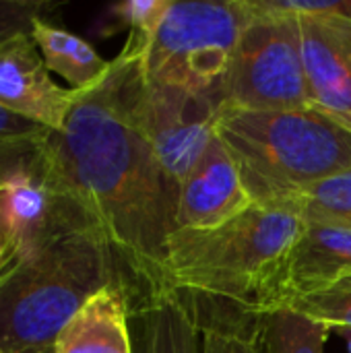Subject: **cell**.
Returning <instances> with one entry per match:
<instances>
[{
    "mask_svg": "<svg viewBox=\"0 0 351 353\" xmlns=\"http://www.w3.org/2000/svg\"><path fill=\"white\" fill-rule=\"evenodd\" d=\"M219 108L215 95L157 85L145 77V128L161 165L178 186L213 139Z\"/></svg>",
    "mask_w": 351,
    "mask_h": 353,
    "instance_id": "cell-8",
    "label": "cell"
},
{
    "mask_svg": "<svg viewBox=\"0 0 351 353\" xmlns=\"http://www.w3.org/2000/svg\"><path fill=\"white\" fill-rule=\"evenodd\" d=\"M39 353H54V347H52V350H46V352H39Z\"/></svg>",
    "mask_w": 351,
    "mask_h": 353,
    "instance_id": "cell-27",
    "label": "cell"
},
{
    "mask_svg": "<svg viewBox=\"0 0 351 353\" xmlns=\"http://www.w3.org/2000/svg\"><path fill=\"white\" fill-rule=\"evenodd\" d=\"M337 335H341V337L345 339V343H348V352L351 353V331H341V333H337Z\"/></svg>",
    "mask_w": 351,
    "mask_h": 353,
    "instance_id": "cell-26",
    "label": "cell"
},
{
    "mask_svg": "<svg viewBox=\"0 0 351 353\" xmlns=\"http://www.w3.org/2000/svg\"><path fill=\"white\" fill-rule=\"evenodd\" d=\"M4 213L17 242V261L33 256L48 242L70 234L95 230L93 213L68 184L48 141L35 165L0 192Z\"/></svg>",
    "mask_w": 351,
    "mask_h": 353,
    "instance_id": "cell-7",
    "label": "cell"
},
{
    "mask_svg": "<svg viewBox=\"0 0 351 353\" xmlns=\"http://www.w3.org/2000/svg\"><path fill=\"white\" fill-rule=\"evenodd\" d=\"M203 333V353H263V316L211 304L203 300H180Z\"/></svg>",
    "mask_w": 351,
    "mask_h": 353,
    "instance_id": "cell-15",
    "label": "cell"
},
{
    "mask_svg": "<svg viewBox=\"0 0 351 353\" xmlns=\"http://www.w3.org/2000/svg\"><path fill=\"white\" fill-rule=\"evenodd\" d=\"M17 263V242H14V234L4 217V213L0 211V279L12 269V265Z\"/></svg>",
    "mask_w": 351,
    "mask_h": 353,
    "instance_id": "cell-25",
    "label": "cell"
},
{
    "mask_svg": "<svg viewBox=\"0 0 351 353\" xmlns=\"http://www.w3.org/2000/svg\"><path fill=\"white\" fill-rule=\"evenodd\" d=\"M128 306L120 283L106 285L66 323L56 337L54 353H132Z\"/></svg>",
    "mask_w": 351,
    "mask_h": 353,
    "instance_id": "cell-13",
    "label": "cell"
},
{
    "mask_svg": "<svg viewBox=\"0 0 351 353\" xmlns=\"http://www.w3.org/2000/svg\"><path fill=\"white\" fill-rule=\"evenodd\" d=\"M296 17L310 105L351 130V21L325 14Z\"/></svg>",
    "mask_w": 351,
    "mask_h": 353,
    "instance_id": "cell-11",
    "label": "cell"
},
{
    "mask_svg": "<svg viewBox=\"0 0 351 353\" xmlns=\"http://www.w3.org/2000/svg\"><path fill=\"white\" fill-rule=\"evenodd\" d=\"M31 35L43 56L48 70L60 74L74 91L93 87L110 68V60H103L89 41L66 29L54 27L43 19L33 23Z\"/></svg>",
    "mask_w": 351,
    "mask_h": 353,
    "instance_id": "cell-14",
    "label": "cell"
},
{
    "mask_svg": "<svg viewBox=\"0 0 351 353\" xmlns=\"http://www.w3.org/2000/svg\"><path fill=\"white\" fill-rule=\"evenodd\" d=\"M110 283H120L118 271L95 230L64 234L17 261L0 279V350H52L66 323Z\"/></svg>",
    "mask_w": 351,
    "mask_h": 353,
    "instance_id": "cell-4",
    "label": "cell"
},
{
    "mask_svg": "<svg viewBox=\"0 0 351 353\" xmlns=\"http://www.w3.org/2000/svg\"><path fill=\"white\" fill-rule=\"evenodd\" d=\"M79 91L52 81L43 56L31 33L0 41V105L8 112L62 130Z\"/></svg>",
    "mask_w": 351,
    "mask_h": 353,
    "instance_id": "cell-9",
    "label": "cell"
},
{
    "mask_svg": "<svg viewBox=\"0 0 351 353\" xmlns=\"http://www.w3.org/2000/svg\"><path fill=\"white\" fill-rule=\"evenodd\" d=\"M252 205L234 157L215 132L180 182L176 230H213Z\"/></svg>",
    "mask_w": 351,
    "mask_h": 353,
    "instance_id": "cell-10",
    "label": "cell"
},
{
    "mask_svg": "<svg viewBox=\"0 0 351 353\" xmlns=\"http://www.w3.org/2000/svg\"><path fill=\"white\" fill-rule=\"evenodd\" d=\"M302 228L292 209L252 205L213 230H176L163 292L265 316L277 306L279 277Z\"/></svg>",
    "mask_w": 351,
    "mask_h": 353,
    "instance_id": "cell-2",
    "label": "cell"
},
{
    "mask_svg": "<svg viewBox=\"0 0 351 353\" xmlns=\"http://www.w3.org/2000/svg\"><path fill=\"white\" fill-rule=\"evenodd\" d=\"M172 0H126L110 8L112 19L126 25L130 33L139 35L145 43L157 31Z\"/></svg>",
    "mask_w": 351,
    "mask_h": 353,
    "instance_id": "cell-21",
    "label": "cell"
},
{
    "mask_svg": "<svg viewBox=\"0 0 351 353\" xmlns=\"http://www.w3.org/2000/svg\"><path fill=\"white\" fill-rule=\"evenodd\" d=\"M145 353H203V333L190 310L172 294L145 312Z\"/></svg>",
    "mask_w": 351,
    "mask_h": 353,
    "instance_id": "cell-16",
    "label": "cell"
},
{
    "mask_svg": "<svg viewBox=\"0 0 351 353\" xmlns=\"http://www.w3.org/2000/svg\"><path fill=\"white\" fill-rule=\"evenodd\" d=\"M50 132L52 130H48L46 126L21 118L0 105V139H39Z\"/></svg>",
    "mask_w": 351,
    "mask_h": 353,
    "instance_id": "cell-24",
    "label": "cell"
},
{
    "mask_svg": "<svg viewBox=\"0 0 351 353\" xmlns=\"http://www.w3.org/2000/svg\"><path fill=\"white\" fill-rule=\"evenodd\" d=\"M288 306L317 323H323L333 333L351 331V275L325 290L306 294Z\"/></svg>",
    "mask_w": 351,
    "mask_h": 353,
    "instance_id": "cell-19",
    "label": "cell"
},
{
    "mask_svg": "<svg viewBox=\"0 0 351 353\" xmlns=\"http://www.w3.org/2000/svg\"><path fill=\"white\" fill-rule=\"evenodd\" d=\"M275 4L294 14H325V17H341L351 21V0H333V2L275 0Z\"/></svg>",
    "mask_w": 351,
    "mask_h": 353,
    "instance_id": "cell-23",
    "label": "cell"
},
{
    "mask_svg": "<svg viewBox=\"0 0 351 353\" xmlns=\"http://www.w3.org/2000/svg\"><path fill=\"white\" fill-rule=\"evenodd\" d=\"M252 14L219 89L223 108L273 112L310 105L300 21L275 0H250Z\"/></svg>",
    "mask_w": 351,
    "mask_h": 353,
    "instance_id": "cell-6",
    "label": "cell"
},
{
    "mask_svg": "<svg viewBox=\"0 0 351 353\" xmlns=\"http://www.w3.org/2000/svg\"><path fill=\"white\" fill-rule=\"evenodd\" d=\"M333 331L290 306L275 308L263 316V353H325Z\"/></svg>",
    "mask_w": 351,
    "mask_h": 353,
    "instance_id": "cell-17",
    "label": "cell"
},
{
    "mask_svg": "<svg viewBox=\"0 0 351 353\" xmlns=\"http://www.w3.org/2000/svg\"><path fill=\"white\" fill-rule=\"evenodd\" d=\"M351 275V228L325 221H304L277 285V306L325 290Z\"/></svg>",
    "mask_w": 351,
    "mask_h": 353,
    "instance_id": "cell-12",
    "label": "cell"
},
{
    "mask_svg": "<svg viewBox=\"0 0 351 353\" xmlns=\"http://www.w3.org/2000/svg\"><path fill=\"white\" fill-rule=\"evenodd\" d=\"M215 132L261 207L285 209L314 184L351 168V130L312 105L273 112L221 105Z\"/></svg>",
    "mask_w": 351,
    "mask_h": 353,
    "instance_id": "cell-3",
    "label": "cell"
},
{
    "mask_svg": "<svg viewBox=\"0 0 351 353\" xmlns=\"http://www.w3.org/2000/svg\"><path fill=\"white\" fill-rule=\"evenodd\" d=\"M0 353H4V352H2V350H0Z\"/></svg>",
    "mask_w": 351,
    "mask_h": 353,
    "instance_id": "cell-28",
    "label": "cell"
},
{
    "mask_svg": "<svg viewBox=\"0 0 351 353\" xmlns=\"http://www.w3.org/2000/svg\"><path fill=\"white\" fill-rule=\"evenodd\" d=\"M50 134L39 139H0V192L29 172L46 149Z\"/></svg>",
    "mask_w": 351,
    "mask_h": 353,
    "instance_id": "cell-20",
    "label": "cell"
},
{
    "mask_svg": "<svg viewBox=\"0 0 351 353\" xmlns=\"http://www.w3.org/2000/svg\"><path fill=\"white\" fill-rule=\"evenodd\" d=\"M52 4L41 0H0V41L19 35L31 33V27L41 14L50 10Z\"/></svg>",
    "mask_w": 351,
    "mask_h": 353,
    "instance_id": "cell-22",
    "label": "cell"
},
{
    "mask_svg": "<svg viewBox=\"0 0 351 353\" xmlns=\"http://www.w3.org/2000/svg\"><path fill=\"white\" fill-rule=\"evenodd\" d=\"M285 209L304 221H325L351 228V168L314 184Z\"/></svg>",
    "mask_w": 351,
    "mask_h": 353,
    "instance_id": "cell-18",
    "label": "cell"
},
{
    "mask_svg": "<svg viewBox=\"0 0 351 353\" xmlns=\"http://www.w3.org/2000/svg\"><path fill=\"white\" fill-rule=\"evenodd\" d=\"M145 41L128 33L106 77L79 91L48 145L93 213L120 285L141 312L166 298L163 263L176 232L178 184L161 165L143 120Z\"/></svg>",
    "mask_w": 351,
    "mask_h": 353,
    "instance_id": "cell-1",
    "label": "cell"
},
{
    "mask_svg": "<svg viewBox=\"0 0 351 353\" xmlns=\"http://www.w3.org/2000/svg\"><path fill=\"white\" fill-rule=\"evenodd\" d=\"M250 14V0H172L143 48L147 81L219 99Z\"/></svg>",
    "mask_w": 351,
    "mask_h": 353,
    "instance_id": "cell-5",
    "label": "cell"
}]
</instances>
